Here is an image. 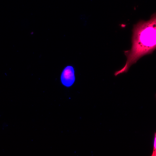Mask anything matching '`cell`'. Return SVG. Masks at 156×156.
<instances>
[{
  "instance_id": "obj_3",
  "label": "cell",
  "mask_w": 156,
  "mask_h": 156,
  "mask_svg": "<svg viewBox=\"0 0 156 156\" xmlns=\"http://www.w3.org/2000/svg\"><path fill=\"white\" fill-rule=\"evenodd\" d=\"M155 137L154 144V150L156 152V134H155Z\"/></svg>"
},
{
  "instance_id": "obj_1",
  "label": "cell",
  "mask_w": 156,
  "mask_h": 156,
  "mask_svg": "<svg viewBox=\"0 0 156 156\" xmlns=\"http://www.w3.org/2000/svg\"><path fill=\"white\" fill-rule=\"evenodd\" d=\"M131 49L124 51L126 62L117 75L127 72L131 65L143 56L152 53L156 48V14L154 13L147 21L141 20L134 25Z\"/></svg>"
},
{
  "instance_id": "obj_2",
  "label": "cell",
  "mask_w": 156,
  "mask_h": 156,
  "mask_svg": "<svg viewBox=\"0 0 156 156\" xmlns=\"http://www.w3.org/2000/svg\"><path fill=\"white\" fill-rule=\"evenodd\" d=\"M62 83L65 86H71L75 80L74 70L73 67L70 66L66 67L63 70L61 76Z\"/></svg>"
},
{
  "instance_id": "obj_4",
  "label": "cell",
  "mask_w": 156,
  "mask_h": 156,
  "mask_svg": "<svg viewBox=\"0 0 156 156\" xmlns=\"http://www.w3.org/2000/svg\"><path fill=\"white\" fill-rule=\"evenodd\" d=\"M34 34V33L33 32H31V34Z\"/></svg>"
}]
</instances>
